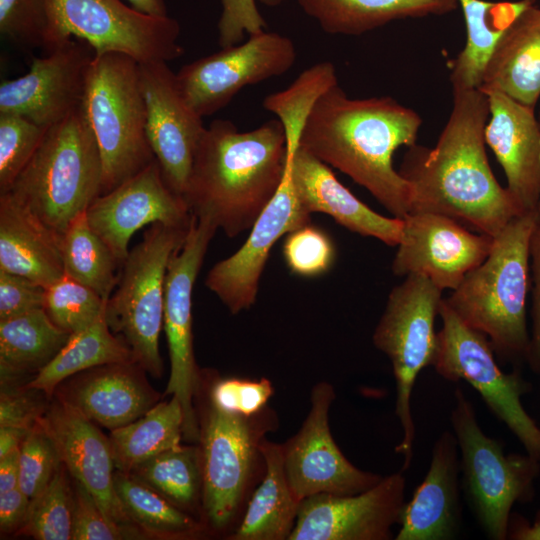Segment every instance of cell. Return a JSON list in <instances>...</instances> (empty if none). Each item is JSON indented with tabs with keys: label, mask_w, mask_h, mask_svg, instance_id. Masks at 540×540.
<instances>
[{
	"label": "cell",
	"mask_w": 540,
	"mask_h": 540,
	"mask_svg": "<svg viewBox=\"0 0 540 540\" xmlns=\"http://www.w3.org/2000/svg\"><path fill=\"white\" fill-rule=\"evenodd\" d=\"M26 386L22 391L2 390L0 397V426L32 429L48 406L36 398Z\"/></svg>",
	"instance_id": "49"
},
{
	"label": "cell",
	"mask_w": 540,
	"mask_h": 540,
	"mask_svg": "<svg viewBox=\"0 0 540 540\" xmlns=\"http://www.w3.org/2000/svg\"><path fill=\"white\" fill-rule=\"evenodd\" d=\"M310 222L311 214L300 205L286 170L277 193L250 229L245 243L210 269L206 287L232 314L249 309L256 301L261 276L274 244L282 236Z\"/></svg>",
	"instance_id": "21"
},
{
	"label": "cell",
	"mask_w": 540,
	"mask_h": 540,
	"mask_svg": "<svg viewBox=\"0 0 540 540\" xmlns=\"http://www.w3.org/2000/svg\"><path fill=\"white\" fill-rule=\"evenodd\" d=\"M49 28L44 52L77 38L100 55L117 52L137 62L171 61L182 56L180 25L154 17L121 0H47Z\"/></svg>",
	"instance_id": "11"
},
{
	"label": "cell",
	"mask_w": 540,
	"mask_h": 540,
	"mask_svg": "<svg viewBox=\"0 0 540 540\" xmlns=\"http://www.w3.org/2000/svg\"><path fill=\"white\" fill-rule=\"evenodd\" d=\"M454 398L450 420L459 448L462 488L485 535L506 540L514 504L530 503L535 497L540 460L528 453L506 454L501 442L483 432L460 388Z\"/></svg>",
	"instance_id": "7"
},
{
	"label": "cell",
	"mask_w": 540,
	"mask_h": 540,
	"mask_svg": "<svg viewBox=\"0 0 540 540\" xmlns=\"http://www.w3.org/2000/svg\"><path fill=\"white\" fill-rule=\"evenodd\" d=\"M95 56L83 40L70 38L41 57L29 71L0 85V113L23 116L46 129L82 106L87 75Z\"/></svg>",
	"instance_id": "18"
},
{
	"label": "cell",
	"mask_w": 540,
	"mask_h": 540,
	"mask_svg": "<svg viewBox=\"0 0 540 540\" xmlns=\"http://www.w3.org/2000/svg\"><path fill=\"white\" fill-rule=\"evenodd\" d=\"M62 463L43 492L30 502L26 519L16 535L37 540H70L72 488Z\"/></svg>",
	"instance_id": "39"
},
{
	"label": "cell",
	"mask_w": 540,
	"mask_h": 540,
	"mask_svg": "<svg viewBox=\"0 0 540 540\" xmlns=\"http://www.w3.org/2000/svg\"><path fill=\"white\" fill-rule=\"evenodd\" d=\"M64 274L108 300L117 286L122 263L91 228L86 211L60 234Z\"/></svg>",
	"instance_id": "35"
},
{
	"label": "cell",
	"mask_w": 540,
	"mask_h": 540,
	"mask_svg": "<svg viewBox=\"0 0 540 540\" xmlns=\"http://www.w3.org/2000/svg\"><path fill=\"white\" fill-rule=\"evenodd\" d=\"M146 108V136L170 188L184 195L194 157L206 127L187 102L165 61L139 63Z\"/></svg>",
	"instance_id": "19"
},
{
	"label": "cell",
	"mask_w": 540,
	"mask_h": 540,
	"mask_svg": "<svg viewBox=\"0 0 540 540\" xmlns=\"http://www.w3.org/2000/svg\"><path fill=\"white\" fill-rule=\"evenodd\" d=\"M537 221V211L512 219L494 237L487 258L444 298L466 325L487 337L498 362L514 368L526 362L530 339V241Z\"/></svg>",
	"instance_id": "4"
},
{
	"label": "cell",
	"mask_w": 540,
	"mask_h": 540,
	"mask_svg": "<svg viewBox=\"0 0 540 540\" xmlns=\"http://www.w3.org/2000/svg\"><path fill=\"white\" fill-rule=\"evenodd\" d=\"M266 407L252 416L227 413L210 403L200 427L202 508L209 526L231 524L253 474L264 433L275 424Z\"/></svg>",
	"instance_id": "12"
},
{
	"label": "cell",
	"mask_w": 540,
	"mask_h": 540,
	"mask_svg": "<svg viewBox=\"0 0 540 540\" xmlns=\"http://www.w3.org/2000/svg\"><path fill=\"white\" fill-rule=\"evenodd\" d=\"M335 398L328 382L315 384L310 410L299 431L283 448L284 470L295 497L354 495L376 485L382 477L354 466L335 443L329 428V409Z\"/></svg>",
	"instance_id": "15"
},
{
	"label": "cell",
	"mask_w": 540,
	"mask_h": 540,
	"mask_svg": "<svg viewBox=\"0 0 540 540\" xmlns=\"http://www.w3.org/2000/svg\"><path fill=\"white\" fill-rule=\"evenodd\" d=\"M132 538L111 523L90 492L74 479L72 488V540H118Z\"/></svg>",
	"instance_id": "46"
},
{
	"label": "cell",
	"mask_w": 540,
	"mask_h": 540,
	"mask_svg": "<svg viewBox=\"0 0 540 540\" xmlns=\"http://www.w3.org/2000/svg\"><path fill=\"white\" fill-rule=\"evenodd\" d=\"M530 268L532 286L531 334L526 356L530 369L540 375V217L530 241Z\"/></svg>",
	"instance_id": "50"
},
{
	"label": "cell",
	"mask_w": 540,
	"mask_h": 540,
	"mask_svg": "<svg viewBox=\"0 0 540 540\" xmlns=\"http://www.w3.org/2000/svg\"><path fill=\"white\" fill-rule=\"evenodd\" d=\"M190 225H150L141 241L129 250L117 286L106 302L108 327L128 345L135 362L154 377H161L163 371L159 336L167 267Z\"/></svg>",
	"instance_id": "8"
},
{
	"label": "cell",
	"mask_w": 540,
	"mask_h": 540,
	"mask_svg": "<svg viewBox=\"0 0 540 540\" xmlns=\"http://www.w3.org/2000/svg\"><path fill=\"white\" fill-rule=\"evenodd\" d=\"M44 293L43 285L0 270V320L43 308Z\"/></svg>",
	"instance_id": "48"
},
{
	"label": "cell",
	"mask_w": 540,
	"mask_h": 540,
	"mask_svg": "<svg viewBox=\"0 0 540 540\" xmlns=\"http://www.w3.org/2000/svg\"><path fill=\"white\" fill-rule=\"evenodd\" d=\"M99 149L82 111L49 127L7 193L61 234L102 194Z\"/></svg>",
	"instance_id": "5"
},
{
	"label": "cell",
	"mask_w": 540,
	"mask_h": 540,
	"mask_svg": "<svg viewBox=\"0 0 540 540\" xmlns=\"http://www.w3.org/2000/svg\"><path fill=\"white\" fill-rule=\"evenodd\" d=\"M0 270L44 287L64 275L60 234L10 193L0 194Z\"/></svg>",
	"instance_id": "27"
},
{
	"label": "cell",
	"mask_w": 540,
	"mask_h": 540,
	"mask_svg": "<svg viewBox=\"0 0 540 540\" xmlns=\"http://www.w3.org/2000/svg\"><path fill=\"white\" fill-rule=\"evenodd\" d=\"M46 131L23 116L0 113V194L10 190Z\"/></svg>",
	"instance_id": "41"
},
{
	"label": "cell",
	"mask_w": 540,
	"mask_h": 540,
	"mask_svg": "<svg viewBox=\"0 0 540 540\" xmlns=\"http://www.w3.org/2000/svg\"><path fill=\"white\" fill-rule=\"evenodd\" d=\"M39 423L54 441L68 472L90 492L106 518L132 538L144 535L131 522L117 496L109 438L94 422L59 398L48 406Z\"/></svg>",
	"instance_id": "22"
},
{
	"label": "cell",
	"mask_w": 540,
	"mask_h": 540,
	"mask_svg": "<svg viewBox=\"0 0 540 540\" xmlns=\"http://www.w3.org/2000/svg\"><path fill=\"white\" fill-rule=\"evenodd\" d=\"M136 362L112 363L80 372L57 388V398L110 431L140 418L158 403Z\"/></svg>",
	"instance_id": "24"
},
{
	"label": "cell",
	"mask_w": 540,
	"mask_h": 540,
	"mask_svg": "<svg viewBox=\"0 0 540 540\" xmlns=\"http://www.w3.org/2000/svg\"><path fill=\"white\" fill-rule=\"evenodd\" d=\"M30 500L19 486L0 493V528L4 533H15L23 525Z\"/></svg>",
	"instance_id": "51"
},
{
	"label": "cell",
	"mask_w": 540,
	"mask_h": 540,
	"mask_svg": "<svg viewBox=\"0 0 540 540\" xmlns=\"http://www.w3.org/2000/svg\"><path fill=\"white\" fill-rule=\"evenodd\" d=\"M70 336L52 322L43 308L0 320L1 383L36 375Z\"/></svg>",
	"instance_id": "32"
},
{
	"label": "cell",
	"mask_w": 540,
	"mask_h": 540,
	"mask_svg": "<svg viewBox=\"0 0 540 540\" xmlns=\"http://www.w3.org/2000/svg\"><path fill=\"white\" fill-rule=\"evenodd\" d=\"M442 292L425 276H405L391 290L373 333L374 345L390 359L396 382L395 414L403 437L395 451L403 456L401 471L410 467L413 458L415 424L411 394L419 373L432 366L436 356L435 318L439 315Z\"/></svg>",
	"instance_id": "9"
},
{
	"label": "cell",
	"mask_w": 540,
	"mask_h": 540,
	"mask_svg": "<svg viewBox=\"0 0 540 540\" xmlns=\"http://www.w3.org/2000/svg\"><path fill=\"white\" fill-rule=\"evenodd\" d=\"M489 118L485 143L500 163L507 190L523 213L537 211L540 203V122L535 108L500 92L486 93Z\"/></svg>",
	"instance_id": "23"
},
{
	"label": "cell",
	"mask_w": 540,
	"mask_h": 540,
	"mask_svg": "<svg viewBox=\"0 0 540 540\" xmlns=\"http://www.w3.org/2000/svg\"><path fill=\"white\" fill-rule=\"evenodd\" d=\"M48 28L47 0H0V32L12 42L44 49Z\"/></svg>",
	"instance_id": "43"
},
{
	"label": "cell",
	"mask_w": 540,
	"mask_h": 540,
	"mask_svg": "<svg viewBox=\"0 0 540 540\" xmlns=\"http://www.w3.org/2000/svg\"><path fill=\"white\" fill-rule=\"evenodd\" d=\"M493 241L494 237L472 233L449 216L410 212L403 218L392 271L397 276L419 274L442 291H453L487 258Z\"/></svg>",
	"instance_id": "16"
},
{
	"label": "cell",
	"mask_w": 540,
	"mask_h": 540,
	"mask_svg": "<svg viewBox=\"0 0 540 540\" xmlns=\"http://www.w3.org/2000/svg\"><path fill=\"white\" fill-rule=\"evenodd\" d=\"M81 107L102 160V194L155 160L146 136L139 62L134 58L117 52L95 55Z\"/></svg>",
	"instance_id": "6"
},
{
	"label": "cell",
	"mask_w": 540,
	"mask_h": 540,
	"mask_svg": "<svg viewBox=\"0 0 540 540\" xmlns=\"http://www.w3.org/2000/svg\"><path fill=\"white\" fill-rule=\"evenodd\" d=\"M466 25V43L451 63L453 90L479 89L485 68L502 35L534 0L492 2L458 0Z\"/></svg>",
	"instance_id": "31"
},
{
	"label": "cell",
	"mask_w": 540,
	"mask_h": 540,
	"mask_svg": "<svg viewBox=\"0 0 540 540\" xmlns=\"http://www.w3.org/2000/svg\"><path fill=\"white\" fill-rule=\"evenodd\" d=\"M20 448L0 458V493L19 486Z\"/></svg>",
	"instance_id": "53"
},
{
	"label": "cell",
	"mask_w": 540,
	"mask_h": 540,
	"mask_svg": "<svg viewBox=\"0 0 540 540\" xmlns=\"http://www.w3.org/2000/svg\"><path fill=\"white\" fill-rule=\"evenodd\" d=\"M129 473L185 512L202 498L200 447L179 445L139 463Z\"/></svg>",
	"instance_id": "37"
},
{
	"label": "cell",
	"mask_w": 540,
	"mask_h": 540,
	"mask_svg": "<svg viewBox=\"0 0 540 540\" xmlns=\"http://www.w3.org/2000/svg\"><path fill=\"white\" fill-rule=\"evenodd\" d=\"M286 170L300 205L309 214H327L352 232L398 245L403 219L372 210L337 179L330 166L298 147L287 159Z\"/></svg>",
	"instance_id": "25"
},
{
	"label": "cell",
	"mask_w": 540,
	"mask_h": 540,
	"mask_svg": "<svg viewBox=\"0 0 540 540\" xmlns=\"http://www.w3.org/2000/svg\"><path fill=\"white\" fill-rule=\"evenodd\" d=\"M265 475L253 493L233 540H288L300 506L288 483L282 444L263 438L259 447Z\"/></svg>",
	"instance_id": "29"
},
{
	"label": "cell",
	"mask_w": 540,
	"mask_h": 540,
	"mask_svg": "<svg viewBox=\"0 0 540 540\" xmlns=\"http://www.w3.org/2000/svg\"><path fill=\"white\" fill-rule=\"evenodd\" d=\"M296 57L290 38L263 30L184 65L176 77L187 102L206 117L223 109L244 87L286 73Z\"/></svg>",
	"instance_id": "14"
},
{
	"label": "cell",
	"mask_w": 540,
	"mask_h": 540,
	"mask_svg": "<svg viewBox=\"0 0 540 540\" xmlns=\"http://www.w3.org/2000/svg\"><path fill=\"white\" fill-rule=\"evenodd\" d=\"M124 362H135L132 351L122 338L110 330L103 315L88 328L72 334L26 387L51 397L62 382L80 372Z\"/></svg>",
	"instance_id": "33"
},
{
	"label": "cell",
	"mask_w": 540,
	"mask_h": 540,
	"mask_svg": "<svg viewBox=\"0 0 540 540\" xmlns=\"http://www.w3.org/2000/svg\"><path fill=\"white\" fill-rule=\"evenodd\" d=\"M456 437L444 431L433 445L427 474L404 505L396 540H450L462 523Z\"/></svg>",
	"instance_id": "26"
},
{
	"label": "cell",
	"mask_w": 540,
	"mask_h": 540,
	"mask_svg": "<svg viewBox=\"0 0 540 540\" xmlns=\"http://www.w3.org/2000/svg\"><path fill=\"white\" fill-rule=\"evenodd\" d=\"M284 0H261V2L269 7H275L280 5Z\"/></svg>",
	"instance_id": "56"
},
{
	"label": "cell",
	"mask_w": 540,
	"mask_h": 540,
	"mask_svg": "<svg viewBox=\"0 0 540 540\" xmlns=\"http://www.w3.org/2000/svg\"><path fill=\"white\" fill-rule=\"evenodd\" d=\"M31 429L0 426V458L20 448Z\"/></svg>",
	"instance_id": "54"
},
{
	"label": "cell",
	"mask_w": 540,
	"mask_h": 540,
	"mask_svg": "<svg viewBox=\"0 0 540 540\" xmlns=\"http://www.w3.org/2000/svg\"><path fill=\"white\" fill-rule=\"evenodd\" d=\"M136 10L154 17H166L167 9L164 0H128Z\"/></svg>",
	"instance_id": "55"
},
{
	"label": "cell",
	"mask_w": 540,
	"mask_h": 540,
	"mask_svg": "<svg viewBox=\"0 0 540 540\" xmlns=\"http://www.w3.org/2000/svg\"><path fill=\"white\" fill-rule=\"evenodd\" d=\"M62 464L54 441L38 422L23 440L19 453V487L33 501Z\"/></svg>",
	"instance_id": "42"
},
{
	"label": "cell",
	"mask_w": 540,
	"mask_h": 540,
	"mask_svg": "<svg viewBox=\"0 0 540 540\" xmlns=\"http://www.w3.org/2000/svg\"><path fill=\"white\" fill-rule=\"evenodd\" d=\"M283 254L293 273L314 277L331 268L335 248L326 233L309 223L286 235Z\"/></svg>",
	"instance_id": "44"
},
{
	"label": "cell",
	"mask_w": 540,
	"mask_h": 540,
	"mask_svg": "<svg viewBox=\"0 0 540 540\" xmlns=\"http://www.w3.org/2000/svg\"><path fill=\"white\" fill-rule=\"evenodd\" d=\"M217 230L210 221L193 216L184 242L169 260L165 278L163 330L169 349L170 376L164 395L179 400L184 413V437L191 441L200 436L193 406L199 374L193 350L192 293Z\"/></svg>",
	"instance_id": "13"
},
{
	"label": "cell",
	"mask_w": 540,
	"mask_h": 540,
	"mask_svg": "<svg viewBox=\"0 0 540 540\" xmlns=\"http://www.w3.org/2000/svg\"><path fill=\"white\" fill-rule=\"evenodd\" d=\"M405 487L400 471L358 494L307 497L288 540H389L405 505Z\"/></svg>",
	"instance_id": "17"
},
{
	"label": "cell",
	"mask_w": 540,
	"mask_h": 540,
	"mask_svg": "<svg viewBox=\"0 0 540 540\" xmlns=\"http://www.w3.org/2000/svg\"><path fill=\"white\" fill-rule=\"evenodd\" d=\"M421 117L389 96L354 99L337 84L315 104L299 147L349 176L394 217L410 212L408 183L394 168L401 146L416 144Z\"/></svg>",
	"instance_id": "2"
},
{
	"label": "cell",
	"mask_w": 540,
	"mask_h": 540,
	"mask_svg": "<svg viewBox=\"0 0 540 540\" xmlns=\"http://www.w3.org/2000/svg\"><path fill=\"white\" fill-rule=\"evenodd\" d=\"M286 166L279 120L240 131L233 122L216 119L200 140L183 197L194 217L234 238L253 227L277 193Z\"/></svg>",
	"instance_id": "3"
},
{
	"label": "cell",
	"mask_w": 540,
	"mask_h": 540,
	"mask_svg": "<svg viewBox=\"0 0 540 540\" xmlns=\"http://www.w3.org/2000/svg\"><path fill=\"white\" fill-rule=\"evenodd\" d=\"M479 89L535 108L540 98V8L523 10L499 40Z\"/></svg>",
	"instance_id": "28"
},
{
	"label": "cell",
	"mask_w": 540,
	"mask_h": 540,
	"mask_svg": "<svg viewBox=\"0 0 540 540\" xmlns=\"http://www.w3.org/2000/svg\"><path fill=\"white\" fill-rule=\"evenodd\" d=\"M537 213H538V216L540 217V203H539V206H538V209H537Z\"/></svg>",
	"instance_id": "57"
},
{
	"label": "cell",
	"mask_w": 540,
	"mask_h": 540,
	"mask_svg": "<svg viewBox=\"0 0 540 540\" xmlns=\"http://www.w3.org/2000/svg\"><path fill=\"white\" fill-rule=\"evenodd\" d=\"M488 118L484 92L453 90L436 145L408 147L398 170L409 185L410 212L446 215L491 237L524 214L491 170L484 138Z\"/></svg>",
	"instance_id": "1"
},
{
	"label": "cell",
	"mask_w": 540,
	"mask_h": 540,
	"mask_svg": "<svg viewBox=\"0 0 540 540\" xmlns=\"http://www.w3.org/2000/svg\"><path fill=\"white\" fill-rule=\"evenodd\" d=\"M88 222L123 263L132 236L154 223L187 227L192 214L184 197L166 183L153 160L137 174L98 196L87 208Z\"/></svg>",
	"instance_id": "20"
},
{
	"label": "cell",
	"mask_w": 540,
	"mask_h": 540,
	"mask_svg": "<svg viewBox=\"0 0 540 540\" xmlns=\"http://www.w3.org/2000/svg\"><path fill=\"white\" fill-rule=\"evenodd\" d=\"M106 302L94 290L64 274L45 287L43 309L56 326L72 335L102 317Z\"/></svg>",
	"instance_id": "40"
},
{
	"label": "cell",
	"mask_w": 540,
	"mask_h": 540,
	"mask_svg": "<svg viewBox=\"0 0 540 540\" xmlns=\"http://www.w3.org/2000/svg\"><path fill=\"white\" fill-rule=\"evenodd\" d=\"M337 84L335 66L323 61L304 70L286 89L265 97L264 109L276 115L284 129L287 159L299 147L302 131L315 104Z\"/></svg>",
	"instance_id": "38"
},
{
	"label": "cell",
	"mask_w": 540,
	"mask_h": 540,
	"mask_svg": "<svg viewBox=\"0 0 540 540\" xmlns=\"http://www.w3.org/2000/svg\"><path fill=\"white\" fill-rule=\"evenodd\" d=\"M273 393L271 382L239 378L218 380L211 388L210 403L227 413L252 416L261 412Z\"/></svg>",
	"instance_id": "45"
},
{
	"label": "cell",
	"mask_w": 540,
	"mask_h": 540,
	"mask_svg": "<svg viewBox=\"0 0 540 540\" xmlns=\"http://www.w3.org/2000/svg\"><path fill=\"white\" fill-rule=\"evenodd\" d=\"M222 12L218 22V42L221 48L242 42L264 30L266 23L255 0H221Z\"/></svg>",
	"instance_id": "47"
},
{
	"label": "cell",
	"mask_w": 540,
	"mask_h": 540,
	"mask_svg": "<svg viewBox=\"0 0 540 540\" xmlns=\"http://www.w3.org/2000/svg\"><path fill=\"white\" fill-rule=\"evenodd\" d=\"M114 485L124 511L144 535L183 539L203 530V526L187 512L130 473L115 470Z\"/></svg>",
	"instance_id": "36"
},
{
	"label": "cell",
	"mask_w": 540,
	"mask_h": 540,
	"mask_svg": "<svg viewBox=\"0 0 540 540\" xmlns=\"http://www.w3.org/2000/svg\"><path fill=\"white\" fill-rule=\"evenodd\" d=\"M184 413L179 400L158 402L135 421L109 435L116 470L129 473L139 463L181 445Z\"/></svg>",
	"instance_id": "34"
},
{
	"label": "cell",
	"mask_w": 540,
	"mask_h": 540,
	"mask_svg": "<svg viewBox=\"0 0 540 540\" xmlns=\"http://www.w3.org/2000/svg\"><path fill=\"white\" fill-rule=\"evenodd\" d=\"M507 539L540 540V510L533 523L527 521L522 515L512 512L509 520Z\"/></svg>",
	"instance_id": "52"
},
{
	"label": "cell",
	"mask_w": 540,
	"mask_h": 540,
	"mask_svg": "<svg viewBox=\"0 0 540 540\" xmlns=\"http://www.w3.org/2000/svg\"><path fill=\"white\" fill-rule=\"evenodd\" d=\"M442 328L433 362L444 379L464 380L481 396L492 414L504 423L523 445L526 453L540 460V426L528 414L522 397L531 391L520 368L504 372L485 335L466 325L447 305L439 308Z\"/></svg>",
	"instance_id": "10"
},
{
	"label": "cell",
	"mask_w": 540,
	"mask_h": 540,
	"mask_svg": "<svg viewBox=\"0 0 540 540\" xmlns=\"http://www.w3.org/2000/svg\"><path fill=\"white\" fill-rule=\"evenodd\" d=\"M329 34L358 36L392 21L448 14L458 0H297Z\"/></svg>",
	"instance_id": "30"
}]
</instances>
